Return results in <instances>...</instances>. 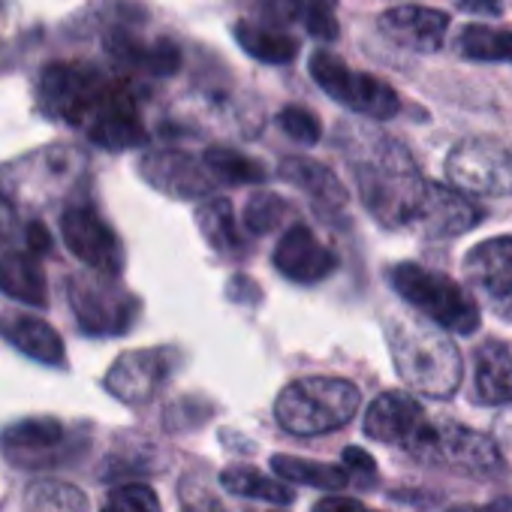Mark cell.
Returning a JSON list of instances; mask_svg holds the SVG:
<instances>
[{
	"instance_id": "obj_1",
	"label": "cell",
	"mask_w": 512,
	"mask_h": 512,
	"mask_svg": "<svg viewBox=\"0 0 512 512\" xmlns=\"http://www.w3.org/2000/svg\"><path fill=\"white\" fill-rule=\"evenodd\" d=\"M338 142L344 145L368 214L380 226H410L428 184L410 151L383 130L356 124H344Z\"/></svg>"
},
{
	"instance_id": "obj_2",
	"label": "cell",
	"mask_w": 512,
	"mask_h": 512,
	"mask_svg": "<svg viewBox=\"0 0 512 512\" xmlns=\"http://www.w3.org/2000/svg\"><path fill=\"white\" fill-rule=\"evenodd\" d=\"M389 353L398 377L428 398H449L461 386V353L428 317L392 314L386 323Z\"/></svg>"
},
{
	"instance_id": "obj_3",
	"label": "cell",
	"mask_w": 512,
	"mask_h": 512,
	"mask_svg": "<svg viewBox=\"0 0 512 512\" xmlns=\"http://www.w3.org/2000/svg\"><path fill=\"white\" fill-rule=\"evenodd\" d=\"M362 395L341 377H302L284 386L275 401V416L296 437H320L344 428L359 413Z\"/></svg>"
},
{
	"instance_id": "obj_4",
	"label": "cell",
	"mask_w": 512,
	"mask_h": 512,
	"mask_svg": "<svg viewBox=\"0 0 512 512\" xmlns=\"http://www.w3.org/2000/svg\"><path fill=\"white\" fill-rule=\"evenodd\" d=\"M389 284L413 311L425 314L446 332L473 335L482 323L476 299L449 275L431 272L419 263H398L389 272Z\"/></svg>"
},
{
	"instance_id": "obj_5",
	"label": "cell",
	"mask_w": 512,
	"mask_h": 512,
	"mask_svg": "<svg viewBox=\"0 0 512 512\" xmlns=\"http://www.w3.org/2000/svg\"><path fill=\"white\" fill-rule=\"evenodd\" d=\"M308 67H311V79L317 82L323 94H329L335 103L371 121H389L401 112V97L389 82L371 73H353L332 52H314Z\"/></svg>"
},
{
	"instance_id": "obj_6",
	"label": "cell",
	"mask_w": 512,
	"mask_h": 512,
	"mask_svg": "<svg viewBox=\"0 0 512 512\" xmlns=\"http://www.w3.org/2000/svg\"><path fill=\"white\" fill-rule=\"evenodd\" d=\"M365 434L377 443L398 446L422 461H431L440 425L410 392H383L365 413Z\"/></svg>"
},
{
	"instance_id": "obj_7",
	"label": "cell",
	"mask_w": 512,
	"mask_h": 512,
	"mask_svg": "<svg viewBox=\"0 0 512 512\" xmlns=\"http://www.w3.org/2000/svg\"><path fill=\"white\" fill-rule=\"evenodd\" d=\"M446 178L470 196H500L512 190V148L497 139H464L446 157Z\"/></svg>"
},
{
	"instance_id": "obj_8",
	"label": "cell",
	"mask_w": 512,
	"mask_h": 512,
	"mask_svg": "<svg viewBox=\"0 0 512 512\" xmlns=\"http://www.w3.org/2000/svg\"><path fill=\"white\" fill-rule=\"evenodd\" d=\"M112 82L97 70L79 64H52L43 73V103L52 115L70 121L73 127H88Z\"/></svg>"
},
{
	"instance_id": "obj_9",
	"label": "cell",
	"mask_w": 512,
	"mask_h": 512,
	"mask_svg": "<svg viewBox=\"0 0 512 512\" xmlns=\"http://www.w3.org/2000/svg\"><path fill=\"white\" fill-rule=\"evenodd\" d=\"M70 305L82 332L88 335H124L139 311V302L127 296L115 281L100 278H73Z\"/></svg>"
},
{
	"instance_id": "obj_10",
	"label": "cell",
	"mask_w": 512,
	"mask_h": 512,
	"mask_svg": "<svg viewBox=\"0 0 512 512\" xmlns=\"http://www.w3.org/2000/svg\"><path fill=\"white\" fill-rule=\"evenodd\" d=\"M61 235L85 266H91L109 278L121 275V266H124L121 241H118L115 229L91 205L67 208L61 217Z\"/></svg>"
},
{
	"instance_id": "obj_11",
	"label": "cell",
	"mask_w": 512,
	"mask_h": 512,
	"mask_svg": "<svg viewBox=\"0 0 512 512\" xmlns=\"http://www.w3.org/2000/svg\"><path fill=\"white\" fill-rule=\"evenodd\" d=\"M479 223H482V208L470 199V193L440 181H428L410 229H416L422 238L443 241V238L464 235Z\"/></svg>"
},
{
	"instance_id": "obj_12",
	"label": "cell",
	"mask_w": 512,
	"mask_h": 512,
	"mask_svg": "<svg viewBox=\"0 0 512 512\" xmlns=\"http://www.w3.org/2000/svg\"><path fill=\"white\" fill-rule=\"evenodd\" d=\"M464 275L503 320H512V235L470 247L464 256Z\"/></svg>"
},
{
	"instance_id": "obj_13",
	"label": "cell",
	"mask_w": 512,
	"mask_h": 512,
	"mask_svg": "<svg viewBox=\"0 0 512 512\" xmlns=\"http://www.w3.org/2000/svg\"><path fill=\"white\" fill-rule=\"evenodd\" d=\"M431 464H446L473 476H500L506 470V461L488 434L473 431L467 425H455V422L440 425Z\"/></svg>"
},
{
	"instance_id": "obj_14",
	"label": "cell",
	"mask_w": 512,
	"mask_h": 512,
	"mask_svg": "<svg viewBox=\"0 0 512 512\" xmlns=\"http://www.w3.org/2000/svg\"><path fill=\"white\" fill-rule=\"evenodd\" d=\"M275 269L296 284H317L326 281L338 269V256L329 250L305 223H296L284 232V238L275 247Z\"/></svg>"
},
{
	"instance_id": "obj_15",
	"label": "cell",
	"mask_w": 512,
	"mask_h": 512,
	"mask_svg": "<svg viewBox=\"0 0 512 512\" xmlns=\"http://www.w3.org/2000/svg\"><path fill=\"white\" fill-rule=\"evenodd\" d=\"M172 374V350H133L124 353L106 374V389L127 401L145 404Z\"/></svg>"
},
{
	"instance_id": "obj_16",
	"label": "cell",
	"mask_w": 512,
	"mask_h": 512,
	"mask_svg": "<svg viewBox=\"0 0 512 512\" xmlns=\"http://www.w3.org/2000/svg\"><path fill=\"white\" fill-rule=\"evenodd\" d=\"M142 178L172 199H202L214 190V175L184 151H151L139 163Z\"/></svg>"
},
{
	"instance_id": "obj_17",
	"label": "cell",
	"mask_w": 512,
	"mask_h": 512,
	"mask_svg": "<svg viewBox=\"0 0 512 512\" xmlns=\"http://www.w3.org/2000/svg\"><path fill=\"white\" fill-rule=\"evenodd\" d=\"M88 136L109 151H124V148L142 145L148 139L142 118H139V106H136L133 94L127 91V85L112 82L100 109L88 121Z\"/></svg>"
},
{
	"instance_id": "obj_18",
	"label": "cell",
	"mask_w": 512,
	"mask_h": 512,
	"mask_svg": "<svg viewBox=\"0 0 512 512\" xmlns=\"http://www.w3.org/2000/svg\"><path fill=\"white\" fill-rule=\"evenodd\" d=\"M377 25H380V34L392 40L395 46L407 52L431 55V52H440L446 43L449 16L431 7H395V10H386L377 19Z\"/></svg>"
},
{
	"instance_id": "obj_19",
	"label": "cell",
	"mask_w": 512,
	"mask_h": 512,
	"mask_svg": "<svg viewBox=\"0 0 512 512\" xmlns=\"http://www.w3.org/2000/svg\"><path fill=\"white\" fill-rule=\"evenodd\" d=\"M64 437L67 434H64V425L58 419H25V422H16L4 431V437H0V449H4V455L13 464L40 467L58 452Z\"/></svg>"
},
{
	"instance_id": "obj_20",
	"label": "cell",
	"mask_w": 512,
	"mask_h": 512,
	"mask_svg": "<svg viewBox=\"0 0 512 512\" xmlns=\"http://www.w3.org/2000/svg\"><path fill=\"white\" fill-rule=\"evenodd\" d=\"M106 46L112 52L115 61H121L130 70L148 73V76H175L181 70V49L172 40H154L145 43L139 37H133L130 31H112L106 37Z\"/></svg>"
},
{
	"instance_id": "obj_21",
	"label": "cell",
	"mask_w": 512,
	"mask_h": 512,
	"mask_svg": "<svg viewBox=\"0 0 512 512\" xmlns=\"http://www.w3.org/2000/svg\"><path fill=\"white\" fill-rule=\"evenodd\" d=\"M278 172L284 181L299 187L323 214H338L347 205V190L326 163H317L311 157H284Z\"/></svg>"
},
{
	"instance_id": "obj_22",
	"label": "cell",
	"mask_w": 512,
	"mask_h": 512,
	"mask_svg": "<svg viewBox=\"0 0 512 512\" xmlns=\"http://www.w3.org/2000/svg\"><path fill=\"white\" fill-rule=\"evenodd\" d=\"M338 0H263V13L278 25H302L317 40H338Z\"/></svg>"
},
{
	"instance_id": "obj_23",
	"label": "cell",
	"mask_w": 512,
	"mask_h": 512,
	"mask_svg": "<svg viewBox=\"0 0 512 512\" xmlns=\"http://www.w3.org/2000/svg\"><path fill=\"white\" fill-rule=\"evenodd\" d=\"M0 335L43 365H64V341L40 317H4L0 320Z\"/></svg>"
},
{
	"instance_id": "obj_24",
	"label": "cell",
	"mask_w": 512,
	"mask_h": 512,
	"mask_svg": "<svg viewBox=\"0 0 512 512\" xmlns=\"http://www.w3.org/2000/svg\"><path fill=\"white\" fill-rule=\"evenodd\" d=\"M476 395L485 404L512 401V344L485 341L476 350Z\"/></svg>"
},
{
	"instance_id": "obj_25",
	"label": "cell",
	"mask_w": 512,
	"mask_h": 512,
	"mask_svg": "<svg viewBox=\"0 0 512 512\" xmlns=\"http://www.w3.org/2000/svg\"><path fill=\"white\" fill-rule=\"evenodd\" d=\"M0 293L22 302V305H31V308L49 305L46 278L34 260V253H4L0 256Z\"/></svg>"
},
{
	"instance_id": "obj_26",
	"label": "cell",
	"mask_w": 512,
	"mask_h": 512,
	"mask_svg": "<svg viewBox=\"0 0 512 512\" xmlns=\"http://www.w3.org/2000/svg\"><path fill=\"white\" fill-rule=\"evenodd\" d=\"M235 43L256 61L263 64H290L299 55V40L278 31V28H266V25H253V22H235L232 28Z\"/></svg>"
},
{
	"instance_id": "obj_27",
	"label": "cell",
	"mask_w": 512,
	"mask_h": 512,
	"mask_svg": "<svg viewBox=\"0 0 512 512\" xmlns=\"http://www.w3.org/2000/svg\"><path fill=\"white\" fill-rule=\"evenodd\" d=\"M196 226L202 232V238L223 256H238L244 250L241 235H238V220L235 211L229 205V199H208L199 205L196 211Z\"/></svg>"
},
{
	"instance_id": "obj_28",
	"label": "cell",
	"mask_w": 512,
	"mask_h": 512,
	"mask_svg": "<svg viewBox=\"0 0 512 512\" xmlns=\"http://www.w3.org/2000/svg\"><path fill=\"white\" fill-rule=\"evenodd\" d=\"M272 470L290 482L323 488V491H341L350 485V467L347 464H326V461H308L293 455H275Z\"/></svg>"
},
{
	"instance_id": "obj_29",
	"label": "cell",
	"mask_w": 512,
	"mask_h": 512,
	"mask_svg": "<svg viewBox=\"0 0 512 512\" xmlns=\"http://www.w3.org/2000/svg\"><path fill=\"white\" fill-rule=\"evenodd\" d=\"M220 485L235 494V497H250V500H266V503H278L287 506L293 503V488L260 473L256 467H244V464H232L220 473Z\"/></svg>"
},
{
	"instance_id": "obj_30",
	"label": "cell",
	"mask_w": 512,
	"mask_h": 512,
	"mask_svg": "<svg viewBox=\"0 0 512 512\" xmlns=\"http://www.w3.org/2000/svg\"><path fill=\"white\" fill-rule=\"evenodd\" d=\"M202 163L208 166L214 181H223V184H260L269 178V169L260 160H253L232 148H208Z\"/></svg>"
},
{
	"instance_id": "obj_31",
	"label": "cell",
	"mask_w": 512,
	"mask_h": 512,
	"mask_svg": "<svg viewBox=\"0 0 512 512\" xmlns=\"http://www.w3.org/2000/svg\"><path fill=\"white\" fill-rule=\"evenodd\" d=\"M455 52L467 61H509V34L485 25H464Z\"/></svg>"
},
{
	"instance_id": "obj_32",
	"label": "cell",
	"mask_w": 512,
	"mask_h": 512,
	"mask_svg": "<svg viewBox=\"0 0 512 512\" xmlns=\"http://www.w3.org/2000/svg\"><path fill=\"white\" fill-rule=\"evenodd\" d=\"M28 512H85V497L64 482H37L28 488Z\"/></svg>"
},
{
	"instance_id": "obj_33",
	"label": "cell",
	"mask_w": 512,
	"mask_h": 512,
	"mask_svg": "<svg viewBox=\"0 0 512 512\" xmlns=\"http://www.w3.org/2000/svg\"><path fill=\"white\" fill-rule=\"evenodd\" d=\"M287 202L278 196V193H253L244 205V229L253 232V235H266L272 229L281 226V220L287 217Z\"/></svg>"
},
{
	"instance_id": "obj_34",
	"label": "cell",
	"mask_w": 512,
	"mask_h": 512,
	"mask_svg": "<svg viewBox=\"0 0 512 512\" xmlns=\"http://www.w3.org/2000/svg\"><path fill=\"white\" fill-rule=\"evenodd\" d=\"M103 512H160V500H157V494L148 485L130 482V485L115 488L106 497Z\"/></svg>"
},
{
	"instance_id": "obj_35",
	"label": "cell",
	"mask_w": 512,
	"mask_h": 512,
	"mask_svg": "<svg viewBox=\"0 0 512 512\" xmlns=\"http://www.w3.org/2000/svg\"><path fill=\"white\" fill-rule=\"evenodd\" d=\"M278 124H281V130H284L293 142H302V145H317L320 136H323L320 121H317L308 109H302V106H287V109H281Z\"/></svg>"
},
{
	"instance_id": "obj_36",
	"label": "cell",
	"mask_w": 512,
	"mask_h": 512,
	"mask_svg": "<svg viewBox=\"0 0 512 512\" xmlns=\"http://www.w3.org/2000/svg\"><path fill=\"white\" fill-rule=\"evenodd\" d=\"M181 497H184V512H223V506L208 491L190 494V488L181 485Z\"/></svg>"
},
{
	"instance_id": "obj_37",
	"label": "cell",
	"mask_w": 512,
	"mask_h": 512,
	"mask_svg": "<svg viewBox=\"0 0 512 512\" xmlns=\"http://www.w3.org/2000/svg\"><path fill=\"white\" fill-rule=\"evenodd\" d=\"M25 238H28V250H31L34 256H37V253H49V250H52V235H49V229H46L40 220H34V223L28 226Z\"/></svg>"
},
{
	"instance_id": "obj_38",
	"label": "cell",
	"mask_w": 512,
	"mask_h": 512,
	"mask_svg": "<svg viewBox=\"0 0 512 512\" xmlns=\"http://www.w3.org/2000/svg\"><path fill=\"white\" fill-rule=\"evenodd\" d=\"M314 512H365V503L356 497H326L314 506Z\"/></svg>"
},
{
	"instance_id": "obj_39",
	"label": "cell",
	"mask_w": 512,
	"mask_h": 512,
	"mask_svg": "<svg viewBox=\"0 0 512 512\" xmlns=\"http://www.w3.org/2000/svg\"><path fill=\"white\" fill-rule=\"evenodd\" d=\"M458 7H461L464 13H476V16H491V19H497V16L503 13L500 0H458Z\"/></svg>"
},
{
	"instance_id": "obj_40",
	"label": "cell",
	"mask_w": 512,
	"mask_h": 512,
	"mask_svg": "<svg viewBox=\"0 0 512 512\" xmlns=\"http://www.w3.org/2000/svg\"><path fill=\"white\" fill-rule=\"evenodd\" d=\"M344 464H347V467H356V470H368V473H374V470H377L374 458H371L368 452L356 449V446H347V452H344Z\"/></svg>"
},
{
	"instance_id": "obj_41",
	"label": "cell",
	"mask_w": 512,
	"mask_h": 512,
	"mask_svg": "<svg viewBox=\"0 0 512 512\" xmlns=\"http://www.w3.org/2000/svg\"><path fill=\"white\" fill-rule=\"evenodd\" d=\"M449 512H497V509H491V506H476V503H458V506H452Z\"/></svg>"
},
{
	"instance_id": "obj_42",
	"label": "cell",
	"mask_w": 512,
	"mask_h": 512,
	"mask_svg": "<svg viewBox=\"0 0 512 512\" xmlns=\"http://www.w3.org/2000/svg\"><path fill=\"white\" fill-rule=\"evenodd\" d=\"M509 61H512V34H509Z\"/></svg>"
},
{
	"instance_id": "obj_43",
	"label": "cell",
	"mask_w": 512,
	"mask_h": 512,
	"mask_svg": "<svg viewBox=\"0 0 512 512\" xmlns=\"http://www.w3.org/2000/svg\"><path fill=\"white\" fill-rule=\"evenodd\" d=\"M365 512H374V509H365Z\"/></svg>"
}]
</instances>
